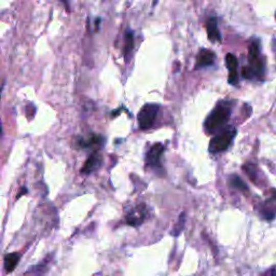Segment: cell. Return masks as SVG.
Listing matches in <instances>:
<instances>
[{"label":"cell","instance_id":"cell-6","mask_svg":"<svg viewBox=\"0 0 276 276\" xmlns=\"http://www.w3.org/2000/svg\"><path fill=\"white\" fill-rule=\"evenodd\" d=\"M216 55L213 51L209 50V49H203L198 54V57H196V65L195 68L199 69L202 67H207L214 64L215 62Z\"/></svg>","mask_w":276,"mask_h":276},{"label":"cell","instance_id":"cell-8","mask_svg":"<svg viewBox=\"0 0 276 276\" xmlns=\"http://www.w3.org/2000/svg\"><path fill=\"white\" fill-rule=\"evenodd\" d=\"M261 214L264 219L267 220L274 219V217L276 216V191L272 198L269 199L268 201H265V203L263 204Z\"/></svg>","mask_w":276,"mask_h":276},{"label":"cell","instance_id":"cell-10","mask_svg":"<svg viewBox=\"0 0 276 276\" xmlns=\"http://www.w3.org/2000/svg\"><path fill=\"white\" fill-rule=\"evenodd\" d=\"M21 254L18 252H11V254H7L5 256V270L7 273H11L15 270V268L17 267V264L21 260Z\"/></svg>","mask_w":276,"mask_h":276},{"label":"cell","instance_id":"cell-1","mask_svg":"<svg viewBox=\"0 0 276 276\" xmlns=\"http://www.w3.org/2000/svg\"><path fill=\"white\" fill-rule=\"evenodd\" d=\"M231 110L228 106L219 105L218 107H216L205 121L206 130L211 133H214L217 130H219L220 127H222L226 122H228Z\"/></svg>","mask_w":276,"mask_h":276},{"label":"cell","instance_id":"cell-20","mask_svg":"<svg viewBox=\"0 0 276 276\" xmlns=\"http://www.w3.org/2000/svg\"><path fill=\"white\" fill-rule=\"evenodd\" d=\"M0 94H2V90H0ZM3 134V127H2V123H0V135Z\"/></svg>","mask_w":276,"mask_h":276},{"label":"cell","instance_id":"cell-15","mask_svg":"<svg viewBox=\"0 0 276 276\" xmlns=\"http://www.w3.org/2000/svg\"><path fill=\"white\" fill-rule=\"evenodd\" d=\"M230 185L233 187V188L238 189V190H241V191H247L248 190V187L247 185H246L240 176H236V175H233L231 178H230Z\"/></svg>","mask_w":276,"mask_h":276},{"label":"cell","instance_id":"cell-7","mask_svg":"<svg viewBox=\"0 0 276 276\" xmlns=\"http://www.w3.org/2000/svg\"><path fill=\"white\" fill-rule=\"evenodd\" d=\"M207 35H209V39L213 42H219L221 41V35L218 29V22H217L216 17H211L206 24Z\"/></svg>","mask_w":276,"mask_h":276},{"label":"cell","instance_id":"cell-16","mask_svg":"<svg viewBox=\"0 0 276 276\" xmlns=\"http://www.w3.org/2000/svg\"><path fill=\"white\" fill-rule=\"evenodd\" d=\"M186 215L182 213L180 216H179V219L177 220V223L175 224L174 226V230L172 232L173 235L177 236V235H179L181 233V231L183 230V226H185V222H186Z\"/></svg>","mask_w":276,"mask_h":276},{"label":"cell","instance_id":"cell-18","mask_svg":"<svg viewBox=\"0 0 276 276\" xmlns=\"http://www.w3.org/2000/svg\"><path fill=\"white\" fill-rule=\"evenodd\" d=\"M25 193H27V189H26V188H22V189H21V191H19V192H18V195H17V199H19V198H21V196H22V195H24Z\"/></svg>","mask_w":276,"mask_h":276},{"label":"cell","instance_id":"cell-5","mask_svg":"<svg viewBox=\"0 0 276 276\" xmlns=\"http://www.w3.org/2000/svg\"><path fill=\"white\" fill-rule=\"evenodd\" d=\"M225 64L229 69V82L233 85L238 84L239 78H238V60H236V57L231 53L226 54Z\"/></svg>","mask_w":276,"mask_h":276},{"label":"cell","instance_id":"cell-21","mask_svg":"<svg viewBox=\"0 0 276 276\" xmlns=\"http://www.w3.org/2000/svg\"><path fill=\"white\" fill-rule=\"evenodd\" d=\"M273 276H276V274H275V275H273Z\"/></svg>","mask_w":276,"mask_h":276},{"label":"cell","instance_id":"cell-4","mask_svg":"<svg viewBox=\"0 0 276 276\" xmlns=\"http://www.w3.org/2000/svg\"><path fill=\"white\" fill-rule=\"evenodd\" d=\"M102 162H103L102 155L98 152H93L90 156L87 157L86 162L84 163V165L82 167L81 173L85 174V175L94 173L96 170L100 169L101 165H102Z\"/></svg>","mask_w":276,"mask_h":276},{"label":"cell","instance_id":"cell-19","mask_svg":"<svg viewBox=\"0 0 276 276\" xmlns=\"http://www.w3.org/2000/svg\"><path fill=\"white\" fill-rule=\"evenodd\" d=\"M61 2L64 4V6L66 7L67 11H69V9H71V6H69V0H61Z\"/></svg>","mask_w":276,"mask_h":276},{"label":"cell","instance_id":"cell-11","mask_svg":"<svg viewBox=\"0 0 276 276\" xmlns=\"http://www.w3.org/2000/svg\"><path fill=\"white\" fill-rule=\"evenodd\" d=\"M144 205L138 206V210L132 214H130L129 216L126 217V222L129 223L132 226H138L141 225L144 221L145 218V211H144Z\"/></svg>","mask_w":276,"mask_h":276},{"label":"cell","instance_id":"cell-17","mask_svg":"<svg viewBox=\"0 0 276 276\" xmlns=\"http://www.w3.org/2000/svg\"><path fill=\"white\" fill-rule=\"evenodd\" d=\"M244 172L247 174L251 180H256V177H257V174H256V166L254 164H246L244 165Z\"/></svg>","mask_w":276,"mask_h":276},{"label":"cell","instance_id":"cell-13","mask_svg":"<svg viewBox=\"0 0 276 276\" xmlns=\"http://www.w3.org/2000/svg\"><path fill=\"white\" fill-rule=\"evenodd\" d=\"M133 49H134V34L129 31L125 34V45H124V57L127 62L130 60Z\"/></svg>","mask_w":276,"mask_h":276},{"label":"cell","instance_id":"cell-12","mask_svg":"<svg viewBox=\"0 0 276 276\" xmlns=\"http://www.w3.org/2000/svg\"><path fill=\"white\" fill-rule=\"evenodd\" d=\"M104 143V138L102 136H97L93 135L90 138H78V146L81 148H90L96 145H103Z\"/></svg>","mask_w":276,"mask_h":276},{"label":"cell","instance_id":"cell-3","mask_svg":"<svg viewBox=\"0 0 276 276\" xmlns=\"http://www.w3.org/2000/svg\"><path fill=\"white\" fill-rule=\"evenodd\" d=\"M157 111H159V106L155 104H147L142 108L138 113V123L141 129L147 130L153 125Z\"/></svg>","mask_w":276,"mask_h":276},{"label":"cell","instance_id":"cell-14","mask_svg":"<svg viewBox=\"0 0 276 276\" xmlns=\"http://www.w3.org/2000/svg\"><path fill=\"white\" fill-rule=\"evenodd\" d=\"M260 57V45L258 41H252L248 49V60L249 63L257 61Z\"/></svg>","mask_w":276,"mask_h":276},{"label":"cell","instance_id":"cell-2","mask_svg":"<svg viewBox=\"0 0 276 276\" xmlns=\"http://www.w3.org/2000/svg\"><path fill=\"white\" fill-rule=\"evenodd\" d=\"M235 134H236V131L234 127H228V129H225L222 133L215 136L210 144L211 152L216 153V152L224 151L231 144Z\"/></svg>","mask_w":276,"mask_h":276},{"label":"cell","instance_id":"cell-9","mask_svg":"<svg viewBox=\"0 0 276 276\" xmlns=\"http://www.w3.org/2000/svg\"><path fill=\"white\" fill-rule=\"evenodd\" d=\"M163 150H164V147L161 145V144H155L151 147V149L149 150V152H148L147 154V163L149 165H152V166H157L160 163V157H161V154L163 153Z\"/></svg>","mask_w":276,"mask_h":276}]
</instances>
